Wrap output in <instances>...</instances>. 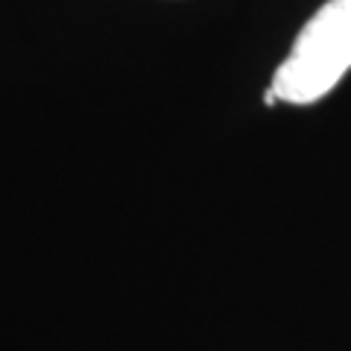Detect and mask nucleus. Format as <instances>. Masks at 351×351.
<instances>
[{
	"mask_svg": "<svg viewBox=\"0 0 351 351\" xmlns=\"http://www.w3.org/2000/svg\"><path fill=\"white\" fill-rule=\"evenodd\" d=\"M263 103H267V106H276V103H278V94H276V91H272V88H269V91L263 94Z\"/></svg>",
	"mask_w": 351,
	"mask_h": 351,
	"instance_id": "2",
	"label": "nucleus"
},
{
	"mask_svg": "<svg viewBox=\"0 0 351 351\" xmlns=\"http://www.w3.org/2000/svg\"><path fill=\"white\" fill-rule=\"evenodd\" d=\"M351 71V0H328L293 41L290 56L272 76L278 100L311 106L334 91Z\"/></svg>",
	"mask_w": 351,
	"mask_h": 351,
	"instance_id": "1",
	"label": "nucleus"
}]
</instances>
